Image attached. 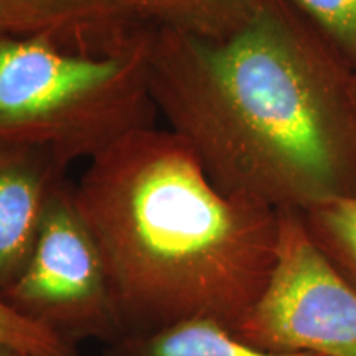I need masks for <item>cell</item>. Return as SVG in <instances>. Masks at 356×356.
<instances>
[{
    "instance_id": "1",
    "label": "cell",
    "mask_w": 356,
    "mask_h": 356,
    "mask_svg": "<svg viewBox=\"0 0 356 356\" xmlns=\"http://www.w3.org/2000/svg\"><path fill=\"white\" fill-rule=\"evenodd\" d=\"M149 81L225 193L297 213L356 195L353 84L280 0L222 38L155 26Z\"/></svg>"
},
{
    "instance_id": "2",
    "label": "cell",
    "mask_w": 356,
    "mask_h": 356,
    "mask_svg": "<svg viewBox=\"0 0 356 356\" xmlns=\"http://www.w3.org/2000/svg\"><path fill=\"white\" fill-rule=\"evenodd\" d=\"M73 198L124 337L190 320L234 335L273 274L279 211L218 188L168 129H139L89 160Z\"/></svg>"
},
{
    "instance_id": "3",
    "label": "cell",
    "mask_w": 356,
    "mask_h": 356,
    "mask_svg": "<svg viewBox=\"0 0 356 356\" xmlns=\"http://www.w3.org/2000/svg\"><path fill=\"white\" fill-rule=\"evenodd\" d=\"M150 42L144 26L99 53L47 33L0 38V145L38 150L66 170L154 127Z\"/></svg>"
},
{
    "instance_id": "4",
    "label": "cell",
    "mask_w": 356,
    "mask_h": 356,
    "mask_svg": "<svg viewBox=\"0 0 356 356\" xmlns=\"http://www.w3.org/2000/svg\"><path fill=\"white\" fill-rule=\"evenodd\" d=\"M234 337L267 353L356 356V287L312 239L302 213L279 211L273 274Z\"/></svg>"
},
{
    "instance_id": "5",
    "label": "cell",
    "mask_w": 356,
    "mask_h": 356,
    "mask_svg": "<svg viewBox=\"0 0 356 356\" xmlns=\"http://www.w3.org/2000/svg\"><path fill=\"white\" fill-rule=\"evenodd\" d=\"M2 297L71 343L124 337L101 252L65 178L51 191L29 264Z\"/></svg>"
},
{
    "instance_id": "6",
    "label": "cell",
    "mask_w": 356,
    "mask_h": 356,
    "mask_svg": "<svg viewBox=\"0 0 356 356\" xmlns=\"http://www.w3.org/2000/svg\"><path fill=\"white\" fill-rule=\"evenodd\" d=\"M63 178V168L38 150L0 145V296L29 264L44 208Z\"/></svg>"
},
{
    "instance_id": "7",
    "label": "cell",
    "mask_w": 356,
    "mask_h": 356,
    "mask_svg": "<svg viewBox=\"0 0 356 356\" xmlns=\"http://www.w3.org/2000/svg\"><path fill=\"white\" fill-rule=\"evenodd\" d=\"M66 48L108 51L142 26L137 0H12Z\"/></svg>"
},
{
    "instance_id": "8",
    "label": "cell",
    "mask_w": 356,
    "mask_h": 356,
    "mask_svg": "<svg viewBox=\"0 0 356 356\" xmlns=\"http://www.w3.org/2000/svg\"><path fill=\"white\" fill-rule=\"evenodd\" d=\"M106 356H317L310 353H267L252 348L221 325L190 320L144 335L122 337Z\"/></svg>"
},
{
    "instance_id": "9",
    "label": "cell",
    "mask_w": 356,
    "mask_h": 356,
    "mask_svg": "<svg viewBox=\"0 0 356 356\" xmlns=\"http://www.w3.org/2000/svg\"><path fill=\"white\" fill-rule=\"evenodd\" d=\"M157 26L203 38H222L251 19L264 0H137Z\"/></svg>"
},
{
    "instance_id": "10",
    "label": "cell",
    "mask_w": 356,
    "mask_h": 356,
    "mask_svg": "<svg viewBox=\"0 0 356 356\" xmlns=\"http://www.w3.org/2000/svg\"><path fill=\"white\" fill-rule=\"evenodd\" d=\"M317 246L356 287V195L302 213Z\"/></svg>"
},
{
    "instance_id": "11",
    "label": "cell",
    "mask_w": 356,
    "mask_h": 356,
    "mask_svg": "<svg viewBox=\"0 0 356 356\" xmlns=\"http://www.w3.org/2000/svg\"><path fill=\"white\" fill-rule=\"evenodd\" d=\"M0 345L24 356H78L74 343L24 317L0 296Z\"/></svg>"
},
{
    "instance_id": "12",
    "label": "cell",
    "mask_w": 356,
    "mask_h": 356,
    "mask_svg": "<svg viewBox=\"0 0 356 356\" xmlns=\"http://www.w3.org/2000/svg\"><path fill=\"white\" fill-rule=\"evenodd\" d=\"M356 63V0H291Z\"/></svg>"
},
{
    "instance_id": "13",
    "label": "cell",
    "mask_w": 356,
    "mask_h": 356,
    "mask_svg": "<svg viewBox=\"0 0 356 356\" xmlns=\"http://www.w3.org/2000/svg\"><path fill=\"white\" fill-rule=\"evenodd\" d=\"M47 33V30L12 0H0V38ZM51 37V35H50Z\"/></svg>"
},
{
    "instance_id": "14",
    "label": "cell",
    "mask_w": 356,
    "mask_h": 356,
    "mask_svg": "<svg viewBox=\"0 0 356 356\" xmlns=\"http://www.w3.org/2000/svg\"><path fill=\"white\" fill-rule=\"evenodd\" d=\"M0 356H24L20 351L10 348V346L0 345Z\"/></svg>"
},
{
    "instance_id": "15",
    "label": "cell",
    "mask_w": 356,
    "mask_h": 356,
    "mask_svg": "<svg viewBox=\"0 0 356 356\" xmlns=\"http://www.w3.org/2000/svg\"><path fill=\"white\" fill-rule=\"evenodd\" d=\"M353 92H355V99H356V79L353 81Z\"/></svg>"
}]
</instances>
